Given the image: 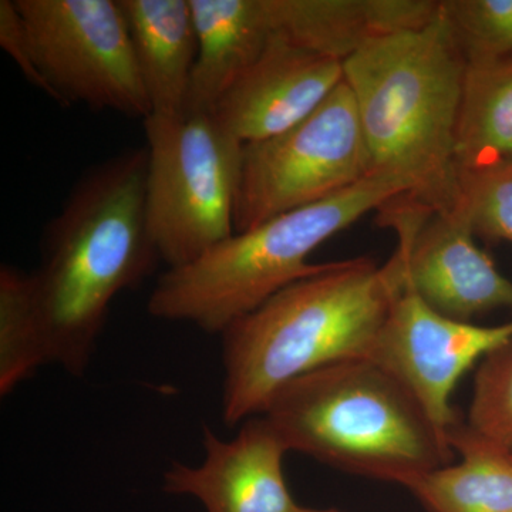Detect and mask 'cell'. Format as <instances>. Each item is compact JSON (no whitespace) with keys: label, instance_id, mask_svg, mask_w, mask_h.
<instances>
[{"label":"cell","instance_id":"21","mask_svg":"<svg viewBox=\"0 0 512 512\" xmlns=\"http://www.w3.org/2000/svg\"><path fill=\"white\" fill-rule=\"evenodd\" d=\"M464 421L478 436L512 453V342L481 360Z\"/></svg>","mask_w":512,"mask_h":512},{"label":"cell","instance_id":"1","mask_svg":"<svg viewBox=\"0 0 512 512\" xmlns=\"http://www.w3.org/2000/svg\"><path fill=\"white\" fill-rule=\"evenodd\" d=\"M147 148L109 158L49 222L33 272L50 363L83 376L114 298L161 261L147 220Z\"/></svg>","mask_w":512,"mask_h":512},{"label":"cell","instance_id":"6","mask_svg":"<svg viewBox=\"0 0 512 512\" xmlns=\"http://www.w3.org/2000/svg\"><path fill=\"white\" fill-rule=\"evenodd\" d=\"M147 220L168 269L190 265L235 234L244 144L212 114H151Z\"/></svg>","mask_w":512,"mask_h":512},{"label":"cell","instance_id":"10","mask_svg":"<svg viewBox=\"0 0 512 512\" xmlns=\"http://www.w3.org/2000/svg\"><path fill=\"white\" fill-rule=\"evenodd\" d=\"M510 342L512 319L478 326L447 318L404 281L367 359L400 380L448 437V430L461 419L451 404L461 377Z\"/></svg>","mask_w":512,"mask_h":512},{"label":"cell","instance_id":"4","mask_svg":"<svg viewBox=\"0 0 512 512\" xmlns=\"http://www.w3.org/2000/svg\"><path fill=\"white\" fill-rule=\"evenodd\" d=\"M259 416L289 451L403 487L454 463L456 454L414 394L370 359L346 360L293 380Z\"/></svg>","mask_w":512,"mask_h":512},{"label":"cell","instance_id":"8","mask_svg":"<svg viewBox=\"0 0 512 512\" xmlns=\"http://www.w3.org/2000/svg\"><path fill=\"white\" fill-rule=\"evenodd\" d=\"M15 2L57 103L86 104L143 121L151 116L119 0Z\"/></svg>","mask_w":512,"mask_h":512},{"label":"cell","instance_id":"20","mask_svg":"<svg viewBox=\"0 0 512 512\" xmlns=\"http://www.w3.org/2000/svg\"><path fill=\"white\" fill-rule=\"evenodd\" d=\"M474 235L512 242V165L458 170L456 205Z\"/></svg>","mask_w":512,"mask_h":512},{"label":"cell","instance_id":"2","mask_svg":"<svg viewBox=\"0 0 512 512\" xmlns=\"http://www.w3.org/2000/svg\"><path fill=\"white\" fill-rule=\"evenodd\" d=\"M406 281L403 256L329 262L232 323L222 339V420L229 426L264 413L299 377L367 359Z\"/></svg>","mask_w":512,"mask_h":512},{"label":"cell","instance_id":"13","mask_svg":"<svg viewBox=\"0 0 512 512\" xmlns=\"http://www.w3.org/2000/svg\"><path fill=\"white\" fill-rule=\"evenodd\" d=\"M274 35L345 62L383 37L437 18L439 0H266Z\"/></svg>","mask_w":512,"mask_h":512},{"label":"cell","instance_id":"3","mask_svg":"<svg viewBox=\"0 0 512 512\" xmlns=\"http://www.w3.org/2000/svg\"><path fill=\"white\" fill-rule=\"evenodd\" d=\"M467 62L441 9L426 26L383 37L343 62L369 154L370 174L409 187L430 211L458 197L456 128Z\"/></svg>","mask_w":512,"mask_h":512},{"label":"cell","instance_id":"19","mask_svg":"<svg viewBox=\"0 0 512 512\" xmlns=\"http://www.w3.org/2000/svg\"><path fill=\"white\" fill-rule=\"evenodd\" d=\"M467 64L512 56V0H440Z\"/></svg>","mask_w":512,"mask_h":512},{"label":"cell","instance_id":"17","mask_svg":"<svg viewBox=\"0 0 512 512\" xmlns=\"http://www.w3.org/2000/svg\"><path fill=\"white\" fill-rule=\"evenodd\" d=\"M456 165L457 171L512 165V56L467 64Z\"/></svg>","mask_w":512,"mask_h":512},{"label":"cell","instance_id":"7","mask_svg":"<svg viewBox=\"0 0 512 512\" xmlns=\"http://www.w3.org/2000/svg\"><path fill=\"white\" fill-rule=\"evenodd\" d=\"M370 175L369 154L345 80L295 127L245 144L235 234L345 191Z\"/></svg>","mask_w":512,"mask_h":512},{"label":"cell","instance_id":"5","mask_svg":"<svg viewBox=\"0 0 512 512\" xmlns=\"http://www.w3.org/2000/svg\"><path fill=\"white\" fill-rule=\"evenodd\" d=\"M403 181L370 174L326 200L232 235L200 259L167 269L148 299L153 318L221 335L232 323L326 264L308 256L370 211L409 195Z\"/></svg>","mask_w":512,"mask_h":512},{"label":"cell","instance_id":"14","mask_svg":"<svg viewBox=\"0 0 512 512\" xmlns=\"http://www.w3.org/2000/svg\"><path fill=\"white\" fill-rule=\"evenodd\" d=\"M198 53L184 113L212 114L274 35L266 0H190Z\"/></svg>","mask_w":512,"mask_h":512},{"label":"cell","instance_id":"23","mask_svg":"<svg viewBox=\"0 0 512 512\" xmlns=\"http://www.w3.org/2000/svg\"><path fill=\"white\" fill-rule=\"evenodd\" d=\"M296 512H339L338 510H316V508H306V507H301V505H299V508L298 510H296Z\"/></svg>","mask_w":512,"mask_h":512},{"label":"cell","instance_id":"9","mask_svg":"<svg viewBox=\"0 0 512 512\" xmlns=\"http://www.w3.org/2000/svg\"><path fill=\"white\" fill-rule=\"evenodd\" d=\"M379 214L399 237L406 285L433 311L470 323L495 309L512 311V281L478 247L463 212L430 211L397 198Z\"/></svg>","mask_w":512,"mask_h":512},{"label":"cell","instance_id":"18","mask_svg":"<svg viewBox=\"0 0 512 512\" xmlns=\"http://www.w3.org/2000/svg\"><path fill=\"white\" fill-rule=\"evenodd\" d=\"M50 363L32 274L15 266L0 269V394Z\"/></svg>","mask_w":512,"mask_h":512},{"label":"cell","instance_id":"11","mask_svg":"<svg viewBox=\"0 0 512 512\" xmlns=\"http://www.w3.org/2000/svg\"><path fill=\"white\" fill-rule=\"evenodd\" d=\"M342 82L343 62L272 35L212 116L244 146L258 143L311 116Z\"/></svg>","mask_w":512,"mask_h":512},{"label":"cell","instance_id":"16","mask_svg":"<svg viewBox=\"0 0 512 512\" xmlns=\"http://www.w3.org/2000/svg\"><path fill=\"white\" fill-rule=\"evenodd\" d=\"M460 463L413 478L404 488L429 512H512V453L474 433L464 419L448 430Z\"/></svg>","mask_w":512,"mask_h":512},{"label":"cell","instance_id":"22","mask_svg":"<svg viewBox=\"0 0 512 512\" xmlns=\"http://www.w3.org/2000/svg\"><path fill=\"white\" fill-rule=\"evenodd\" d=\"M0 46L12 57L30 84L55 100L52 89L37 66L28 29L15 0H0Z\"/></svg>","mask_w":512,"mask_h":512},{"label":"cell","instance_id":"15","mask_svg":"<svg viewBox=\"0 0 512 512\" xmlns=\"http://www.w3.org/2000/svg\"><path fill=\"white\" fill-rule=\"evenodd\" d=\"M151 114L184 113L198 40L190 0H119Z\"/></svg>","mask_w":512,"mask_h":512},{"label":"cell","instance_id":"12","mask_svg":"<svg viewBox=\"0 0 512 512\" xmlns=\"http://www.w3.org/2000/svg\"><path fill=\"white\" fill-rule=\"evenodd\" d=\"M201 466L173 463L165 493L191 495L207 512H296L284 473L288 447L264 416L245 420L237 436L221 440L204 427Z\"/></svg>","mask_w":512,"mask_h":512}]
</instances>
